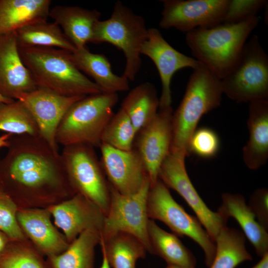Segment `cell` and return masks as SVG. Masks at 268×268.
Segmentation results:
<instances>
[{
    "instance_id": "1",
    "label": "cell",
    "mask_w": 268,
    "mask_h": 268,
    "mask_svg": "<svg viewBox=\"0 0 268 268\" xmlns=\"http://www.w3.org/2000/svg\"><path fill=\"white\" fill-rule=\"evenodd\" d=\"M0 159L1 185L23 196L75 194L66 174L61 153L39 135H12Z\"/></svg>"
},
{
    "instance_id": "2",
    "label": "cell",
    "mask_w": 268,
    "mask_h": 268,
    "mask_svg": "<svg viewBox=\"0 0 268 268\" xmlns=\"http://www.w3.org/2000/svg\"><path fill=\"white\" fill-rule=\"evenodd\" d=\"M21 59L37 88L65 96L102 93L73 63L71 53L59 48L19 47Z\"/></svg>"
},
{
    "instance_id": "3",
    "label": "cell",
    "mask_w": 268,
    "mask_h": 268,
    "mask_svg": "<svg viewBox=\"0 0 268 268\" xmlns=\"http://www.w3.org/2000/svg\"><path fill=\"white\" fill-rule=\"evenodd\" d=\"M259 23L257 16L236 23L222 22L195 29L186 34L194 58L222 79L239 57L249 36Z\"/></svg>"
},
{
    "instance_id": "4",
    "label": "cell",
    "mask_w": 268,
    "mask_h": 268,
    "mask_svg": "<svg viewBox=\"0 0 268 268\" xmlns=\"http://www.w3.org/2000/svg\"><path fill=\"white\" fill-rule=\"evenodd\" d=\"M223 94L221 79L203 65L193 69L184 97L172 115L170 153L189 155V143L202 116L220 106Z\"/></svg>"
},
{
    "instance_id": "5",
    "label": "cell",
    "mask_w": 268,
    "mask_h": 268,
    "mask_svg": "<svg viewBox=\"0 0 268 268\" xmlns=\"http://www.w3.org/2000/svg\"><path fill=\"white\" fill-rule=\"evenodd\" d=\"M117 93L85 96L68 109L58 127L56 142L63 146L87 144L99 146L103 132L114 113Z\"/></svg>"
},
{
    "instance_id": "6",
    "label": "cell",
    "mask_w": 268,
    "mask_h": 268,
    "mask_svg": "<svg viewBox=\"0 0 268 268\" xmlns=\"http://www.w3.org/2000/svg\"><path fill=\"white\" fill-rule=\"evenodd\" d=\"M148 35L144 18L118 0L110 17L96 22L91 43H108L123 51L126 59L123 75L134 81L141 67V49Z\"/></svg>"
},
{
    "instance_id": "7",
    "label": "cell",
    "mask_w": 268,
    "mask_h": 268,
    "mask_svg": "<svg viewBox=\"0 0 268 268\" xmlns=\"http://www.w3.org/2000/svg\"><path fill=\"white\" fill-rule=\"evenodd\" d=\"M221 83L223 93L237 103L268 100V56L258 36L246 41Z\"/></svg>"
},
{
    "instance_id": "8",
    "label": "cell",
    "mask_w": 268,
    "mask_h": 268,
    "mask_svg": "<svg viewBox=\"0 0 268 268\" xmlns=\"http://www.w3.org/2000/svg\"><path fill=\"white\" fill-rule=\"evenodd\" d=\"M94 147L87 144L63 146L61 156L68 183L106 214L110 203V185Z\"/></svg>"
},
{
    "instance_id": "9",
    "label": "cell",
    "mask_w": 268,
    "mask_h": 268,
    "mask_svg": "<svg viewBox=\"0 0 268 268\" xmlns=\"http://www.w3.org/2000/svg\"><path fill=\"white\" fill-rule=\"evenodd\" d=\"M148 218L166 224L177 236H187L203 250L206 266L209 268L216 246L197 217L188 214L171 195L169 188L159 179L150 186L147 200Z\"/></svg>"
},
{
    "instance_id": "10",
    "label": "cell",
    "mask_w": 268,
    "mask_h": 268,
    "mask_svg": "<svg viewBox=\"0 0 268 268\" xmlns=\"http://www.w3.org/2000/svg\"><path fill=\"white\" fill-rule=\"evenodd\" d=\"M110 185V184H109ZM150 187L148 179L137 193L121 194L110 185V199L101 237L125 232L138 239L150 253L147 225V200Z\"/></svg>"
},
{
    "instance_id": "11",
    "label": "cell",
    "mask_w": 268,
    "mask_h": 268,
    "mask_svg": "<svg viewBox=\"0 0 268 268\" xmlns=\"http://www.w3.org/2000/svg\"><path fill=\"white\" fill-rule=\"evenodd\" d=\"M185 159L170 153L160 167L158 179L184 199L215 243L221 229L226 226L227 220L217 211L211 210L201 198L188 176Z\"/></svg>"
},
{
    "instance_id": "12",
    "label": "cell",
    "mask_w": 268,
    "mask_h": 268,
    "mask_svg": "<svg viewBox=\"0 0 268 268\" xmlns=\"http://www.w3.org/2000/svg\"><path fill=\"white\" fill-rule=\"evenodd\" d=\"M159 26L186 33L223 22L228 0H162Z\"/></svg>"
},
{
    "instance_id": "13",
    "label": "cell",
    "mask_w": 268,
    "mask_h": 268,
    "mask_svg": "<svg viewBox=\"0 0 268 268\" xmlns=\"http://www.w3.org/2000/svg\"><path fill=\"white\" fill-rule=\"evenodd\" d=\"M172 107L159 108L154 119L136 134L133 148L146 169L150 186L158 179L160 167L170 153L172 140Z\"/></svg>"
},
{
    "instance_id": "14",
    "label": "cell",
    "mask_w": 268,
    "mask_h": 268,
    "mask_svg": "<svg viewBox=\"0 0 268 268\" xmlns=\"http://www.w3.org/2000/svg\"><path fill=\"white\" fill-rule=\"evenodd\" d=\"M99 147L101 164L109 184L121 194L138 192L149 178L137 152L134 148L122 150L102 143Z\"/></svg>"
},
{
    "instance_id": "15",
    "label": "cell",
    "mask_w": 268,
    "mask_h": 268,
    "mask_svg": "<svg viewBox=\"0 0 268 268\" xmlns=\"http://www.w3.org/2000/svg\"><path fill=\"white\" fill-rule=\"evenodd\" d=\"M141 54L152 61L160 76L162 89L159 108L171 106V83L176 71L185 67L195 69L202 65L195 58L174 49L155 28L148 29V38L141 48Z\"/></svg>"
},
{
    "instance_id": "16",
    "label": "cell",
    "mask_w": 268,
    "mask_h": 268,
    "mask_svg": "<svg viewBox=\"0 0 268 268\" xmlns=\"http://www.w3.org/2000/svg\"><path fill=\"white\" fill-rule=\"evenodd\" d=\"M84 97L65 96L37 88L23 94L18 100L24 104L32 115L40 136L54 150L59 151L56 139L58 127L70 106Z\"/></svg>"
},
{
    "instance_id": "17",
    "label": "cell",
    "mask_w": 268,
    "mask_h": 268,
    "mask_svg": "<svg viewBox=\"0 0 268 268\" xmlns=\"http://www.w3.org/2000/svg\"><path fill=\"white\" fill-rule=\"evenodd\" d=\"M49 211L68 243L85 230L96 231L101 234L105 214L96 204L80 194H74L53 206Z\"/></svg>"
},
{
    "instance_id": "18",
    "label": "cell",
    "mask_w": 268,
    "mask_h": 268,
    "mask_svg": "<svg viewBox=\"0 0 268 268\" xmlns=\"http://www.w3.org/2000/svg\"><path fill=\"white\" fill-rule=\"evenodd\" d=\"M37 87L24 65L15 31L0 36V95L18 100Z\"/></svg>"
},
{
    "instance_id": "19",
    "label": "cell",
    "mask_w": 268,
    "mask_h": 268,
    "mask_svg": "<svg viewBox=\"0 0 268 268\" xmlns=\"http://www.w3.org/2000/svg\"><path fill=\"white\" fill-rule=\"evenodd\" d=\"M50 214L49 210L41 209H22L17 213L21 229L48 257L63 253L69 246L65 236L53 225Z\"/></svg>"
},
{
    "instance_id": "20",
    "label": "cell",
    "mask_w": 268,
    "mask_h": 268,
    "mask_svg": "<svg viewBox=\"0 0 268 268\" xmlns=\"http://www.w3.org/2000/svg\"><path fill=\"white\" fill-rule=\"evenodd\" d=\"M249 103V137L243 148L242 156L246 166L256 170L265 165L268 158V100Z\"/></svg>"
},
{
    "instance_id": "21",
    "label": "cell",
    "mask_w": 268,
    "mask_h": 268,
    "mask_svg": "<svg viewBox=\"0 0 268 268\" xmlns=\"http://www.w3.org/2000/svg\"><path fill=\"white\" fill-rule=\"evenodd\" d=\"M217 212L228 221L232 217L238 222L246 238L253 245L257 254L262 257L268 253V233L256 220L243 196L225 193Z\"/></svg>"
},
{
    "instance_id": "22",
    "label": "cell",
    "mask_w": 268,
    "mask_h": 268,
    "mask_svg": "<svg viewBox=\"0 0 268 268\" xmlns=\"http://www.w3.org/2000/svg\"><path fill=\"white\" fill-rule=\"evenodd\" d=\"M101 15V12L96 9L62 5L51 8L49 14L76 49L91 43L94 26Z\"/></svg>"
},
{
    "instance_id": "23",
    "label": "cell",
    "mask_w": 268,
    "mask_h": 268,
    "mask_svg": "<svg viewBox=\"0 0 268 268\" xmlns=\"http://www.w3.org/2000/svg\"><path fill=\"white\" fill-rule=\"evenodd\" d=\"M71 57L77 68L91 77L102 93H118L129 89V80L112 71L104 55L91 53L85 47L71 53Z\"/></svg>"
},
{
    "instance_id": "24",
    "label": "cell",
    "mask_w": 268,
    "mask_h": 268,
    "mask_svg": "<svg viewBox=\"0 0 268 268\" xmlns=\"http://www.w3.org/2000/svg\"><path fill=\"white\" fill-rule=\"evenodd\" d=\"M50 0H0V36L29 23L47 20Z\"/></svg>"
},
{
    "instance_id": "25",
    "label": "cell",
    "mask_w": 268,
    "mask_h": 268,
    "mask_svg": "<svg viewBox=\"0 0 268 268\" xmlns=\"http://www.w3.org/2000/svg\"><path fill=\"white\" fill-rule=\"evenodd\" d=\"M147 233L150 254L164 260L167 265L195 267L196 259L194 255L177 235L162 229L150 219L148 222Z\"/></svg>"
},
{
    "instance_id": "26",
    "label": "cell",
    "mask_w": 268,
    "mask_h": 268,
    "mask_svg": "<svg viewBox=\"0 0 268 268\" xmlns=\"http://www.w3.org/2000/svg\"><path fill=\"white\" fill-rule=\"evenodd\" d=\"M99 244L111 268H136V261L144 258L147 252L138 239L125 232L101 237Z\"/></svg>"
},
{
    "instance_id": "27",
    "label": "cell",
    "mask_w": 268,
    "mask_h": 268,
    "mask_svg": "<svg viewBox=\"0 0 268 268\" xmlns=\"http://www.w3.org/2000/svg\"><path fill=\"white\" fill-rule=\"evenodd\" d=\"M100 240L99 232L83 231L64 252L48 257V268H94L95 248Z\"/></svg>"
},
{
    "instance_id": "28",
    "label": "cell",
    "mask_w": 268,
    "mask_h": 268,
    "mask_svg": "<svg viewBox=\"0 0 268 268\" xmlns=\"http://www.w3.org/2000/svg\"><path fill=\"white\" fill-rule=\"evenodd\" d=\"M19 47H43L63 49L70 53L76 48L55 22L47 20L35 21L15 31Z\"/></svg>"
},
{
    "instance_id": "29",
    "label": "cell",
    "mask_w": 268,
    "mask_h": 268,
    "mask_svg": "<svg viewBox=\"0 0 268 268\" xmlns=\"http://www.w3.org/2000/svg\"><path fill=\"white\" fill-rule=\"evenodd\" d=\"M121 106L137 133L148 125L158 112L159 98L155 86L148 82L137 85L125 97Z\"/></svg>"
},
{
    "instance_id": "30",
    "label": "cell",
    "mask_w": 268,
    "mask_h": 268,
    "mask_svg": "<svg viewBox=\"0 0 268 268\" xmlns=\"http://www.w3.org/2000/svg\"><path fill=\"white\" fill-rule=\"evenodd\" d=\"M246 237L241 231L225 226L215 240L216 251L209 268H235L252 260L245 246Z\"/></svg>"
},
{
    "instance_id": "31",
    "label": "cell",
    "mask_w": 268,
    "mask_h": 268,
    "mask_svg": "<svg viewBox=\"0 0 268 268\" xmlns=\"http://www.w3.org/2000/svg\"><path fill=\"white\" fill-rule=\"evenodd\" d=\"M0 131L12 135H39L32 115L19 100L0 103Z\"/></svg>"
},
{
    "instance_id": "32",
    "label": "cell",
    "mask_w": 268,
    "mask_h": 268,
    "mask_svg": "<svg viewBox=\"0 0 268 268\" xmlns=\"http://www.w3.org/2000/svg\"><path fill=\"white\" fill-rule=\"evenodd\" d=\"M137 132L125 111L120 108L106 125L101 143L125 151L133 148Z\"/></svg>"
},
{
    "instance_id": "33",
    "label": "cell",
    "mask_w": 268,
    "mask_h": 268,
    "mask_svg": "<svg viewBox=\"0 0 268 268\" xmlns=\"http://www.w3.org/2000/svg\"><path fill=\"white\" fill-rule=\"evenodd\" d=\"M0 268H48L41 257L33 250L8 244L0 257Z\"/></svg>"
},
{
    "instance_id": "34",
    "label": "cell",
    "mask_w": 268,
    "mask_h": 268,
    "mask_svg": "<svg viewBox=\"0 0 268 268\" xmlns=\"http://www.w3.org/2000/svg\"><path fill=\"white\" fill-rule=\"evenodd\" d=\"M17 211L12 198L0 187V231L16 242L25 239L17 219Z\"/></svg>"
},
{
    "instance_id": "35",
    "label": "cell",
    "mask_w": 268,
    "mask_h": 268,
    "mask_svg": "<svg viewBox=\"0 0 268 268\" xmlns=\"http://www.w3.org/2000/svg\"><path fill=\"white\" fill-rule=\"evenodd\" d=\"M220 140L217 134L207 128L196 130L189 143V153L204 158L214 157L218 152Z\"/></svg>"
},
{
    "instance_id": "36",
    "label": "cell",
    "mask_w": 268,
    "mask_h": 268,
    "mask_svg": "<svg viewBox=\"0 0 268 268\" xmlns=\"http://www.w3.org/2000/svg\"><path fill=\"white\" fill-rule=\"evenodd\" d=\"M268 4L267 0H228L223 22L236 23L257 16Z\"/></svg>"
},
{
    "instance_id": "37",
    "label": "cell",
    "mask_w": 268,
    "mask_h": 268,
    "mask_svg": "<svg viewBox=\"0 0 268 268\" xmlns=\"http://www.w3.org/2000/svg\"><path fill=\"white\" fill-rule=\"evenodd\" d=\"M248 206L254 214L257 221L267 230H268V190L258 189L251 195Z\"/></svg>"
},
{
    "instance_id": "38",
    "label": "cell",
    "mask_w": 268,
    "mask_h": 268,
    "mask_svg": "<svg viewBox=\"0 0 268 268\" xmlns=\"http://www.w3.org/2000/svg\"><path fill=\"white\" fill-rule=\"evenodd\" d=\"M10 239L4 233L0 231V257L9 244Z\"/></svg>"
},
{
    "instance_id": "39",
    "label": "cell",
    "mask_w": 268,
    "mask_h": 268,
    "mask_svg": "<svg viewBox=\"0 0 268 268\" xmlns=\"http://www.w3.org/2000/svg\"><path fill=\"white\" fill-rule=\"evenodd\" d=\"M261 258V260L252 268H268V253Z\"/></svg>"
},
{
    "instance_id": "40",
    "label": "cell",
    "mask_w": 268,
    "mask_h": 268,
    "mask_svg": "<svg viewBox=\"0 0 268 268\" xmlns=\"http://www.w3.org/2000/svg\"><path fill=\"white\" fill-rule=\"evenodd\" d=\"M12 134H5L0 136V148L8 147L9 144V139Z\"/></svg>"
},
{
    "instance_id": "41",
    "label": "cell",
    "mask_w": 268,
    "mask_h": 268,
    "mask_svg": "<svg viewBox=\"0 0 268 268\" xmlns=\"http://www.w3.org/2000/svg\"><path fill=\"white\" fill-rule=\"evenodd\" d=\"M102 262L100 268H111L105 257L102 255Z\"/></svg>"
},
{
    "instance_id": "42",
    "label": "cell",
    "mask_w": 268,
    "mask_h": 268,
    "mask_svg": "<svg viewBox=\"0 0 268 268\" xmlns=\"http://www.w3.org/2000/svg\"><path fill=\"white\" fill-rule=\"evenodd\" d=\"M14 100H15L4 97L0 95V103H10L13 101Z\"/></svg>"
},
{
    "instance_id": "43",
    "label": "cell",
    "mask_w": 268,
    "mask_h": 268,
    "mask_svg": "<svg viewBox=\"0 0 268 268\" xmlns=\"http://www.w3.org/2000/svg\"><path fill=\"white\" fill-rule=\"evenodd\" d=\"M165 268H195V267L186 268L176 266L167 265Z\"/></svg>"
},
{
    "instance_id": "44",
    "label": "cell",
    "mask_w": 268,
    "mask_h": 268,
    "mask_svg": "<svg viewBox=\"0 0 268 268\" xmlns=\"http://www.w3.org/2000/svg\"><path fill=\"white\" fill-rule=\"evenodd\" d=\"M0 187H1V181H0Z\"/></svg>"
}]
</instances>
